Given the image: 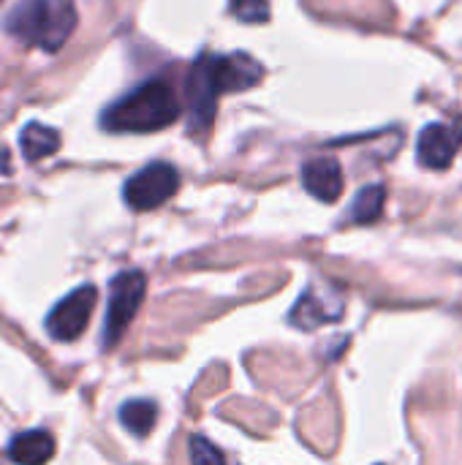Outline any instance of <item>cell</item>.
Instances as JSON below:
<instances>
[{
	"label": "cell",
	"instance_id": "6da1fadb",
	"mask_svg": "<svg viewBox=\"0 0 462 465\" xmlns=\"http://www.w3.org/2000/svg\"><path fill=\"white\" fill-rule=\"evenodd\" d=\"M182 112L177 90L166 79H150L103 109L101 125L114 134H152L169 128Z\"/></svg>",
	"mask_w": 462,
	"mask_h": 465
},
{
	"label": "cell",
	"instance_id": "7a4b0ae2",
	"mask_svg": "<svg viewBox=\"0 0 462 465\" xmlns=\"http://www.w3.org/2000/svg\"><path fill=\"white\" fill-rule=\"evenodd\" d=\"M76 27L74 0H22L5 16V33L22 44L57 52Z\"/></svg>",
	"mask_w": 462,
	"mask_h": 465
},
{
	"label": "cell",
	"instance_id": "3957f363",
	"mask_svg": "<svg viewBox=\"0 0 462 465\" xmlns=\"http://www.w3.org/2000/svg\"><path fill=\"white\" fill-rule=\"evenodd\" d=\"M147 292V278L139 270H123L109 283V305H106V322H103V346H117L125 335L128 324L139 313Z\"/></svg>",
	"mask_w": 462,
	"mask_h": 465
},
{
	"label": "cell",
	"instance_id": "277c9868",
	"mask_svg": "<svg viewBox=\"0 0 462 465\" xmlns=\"http://www.w3.org/2000/svg\"><path fill=\"white\" fill-rule=\"evenodd\" d=\"M177 188H180V172L166 161H155L125 180L123 199L131 210L147 213L169 202L177 193Z\"/></svg>",
	"mask_w": 462,
	"mask_h": 465
},
{
	"label": "cell",
	"instance_id": "5b68a950",
	"mask_svg": "<svg viewBox=\"0 0 462 465\" xmlns=\"http://www.w3.org/2000/svg\"><path fill=\"white\" fill-rule=\"evenodd\" d=\"M95 300H98V292L93 283H84L79 289H74L68 297H63L52 313L46 316V330L54 341H76L87 324H90V316H93V308H95Z\"/></svg>",
	"mask_w": 462,
	"mask_h": 465
},
{
	"label": "cell",
	"instance_id": "8992f818",
	"mask_svg": "<svg viewBox=\"0 0 462 465\" xmlns=\"http://www.w3.org/2000/svg\"><path fill=\"white\" fill-rule=\"evenodd\" d=\"M346 311V294L338 286H308L297 305L291 308L289 322L300 330H319L329 322H340Z\"/></svg>",
	"mask_w": 462,
	"mask_h": 465
},
{
	"label": "cell",
	"instance_id": "52a82bcc",
	"mask_svg": "<svg viewBox=\"0 0 462 465\" xmlns=\"http://www.w3.org/2000/svg\"><path fill=\"white\" fill-rule=\"evenodd\" d=\"M207 68H210V79H212L218 95L251 90L253 84H259L264 79V65L256 57H251L248 52H231V54H210L207 52Z\"/></svg>",
	"mask_w": 462,
	"mask_h": 465
},
{
	"label": "cell",
	"instance_id": "ba28073f",
	"mask_svg": "<svg viewBox=\"0 0 462 465\" xmlns=\"http://www.w3.org/2000/svg\"><path fill=\"white\" fill-rule=\"evenodd\" d=\"M218 90L210 79L207 68V52L196 57L191 74H188V128L191 131H207L215 120L218 109Z\"/></svg>",
	"mask_w": 462,
	"mask_h": 465
},
{
	"label": "cell",
	"instance_id": "9c48e42d",
	"mask_svg": "<svg viewBox=\"0 0 462 465\" xmlns=\"http://www.w3.org/2000/svg\"><path fill=\"white\" fill-rule=\"evenodd\" d=\"M462 144V128L449 123H430L417 142V158L433 172H444L457 158Z\"/></svg>",
	"mask_w": 462,
	"mask_h": 465
},
{
	"label": "cell",
	"instance_id": "30bf717a",
	"mask_svg": "<svg viewBox=\"0 0 462 465\" xmlns=\"http://www.w3.org/2000/svg\"><path fill=\"white\" fill-rule=\"evenodd\" d=\"M302 185L310 196H316L319 202H338L343 193V169L335 158L329 155H319L310 158L302 166Z\"/></svg>",
	"mask_w": 462,
	"mask_h": 465
},
{
	"label": "cell",
	"instance_id": "8fae6325",
	"mask_svg": "<svg viewBox=\"0 0 462 465\" xmlns=\"http://www.w3.org/2000/svg\"><path fill=\"white\" fill-rule=\"evenodd\" d=\"M54 455V439L46 430H25L11 439L8 458L16 465H46Z\"/></svg>",
	"mask_w": 462,
	"mask_h": 465
},
{
	"label": "cell",
	"instance_id": "7c38bea8",
	"mask_svg": "<svg viewBox=\"0 0 462 465\" xmlns=\"http://www.w3.org/2000/svg\"><path fill=\"white\" fill-rule=\"evenodd\" d=\"M19 147H22L25 161L35 163L60 150V134L44 123H27L19 134Z\"/></svg>",
	"mask_w": 462,
	"mask_h": 465
},
{
	"label": "cell",
	"instance_id": "4fadbf2b",
	"mask_svg": "<svg viewBox=\"0 0 462 465\" xmlns=\"http://www.w3.org/2000/svg\"><path fill=\"white\" fill-rule=\"evenodd\" d=\"M158 420V406L152 401H128L120 406V422L128 433L144 439Z\"/></svg>",
	"mask_w": 462,
	"mask_h": 465
},
{
	"label": "cell",
	"instance_id": "5bb4252c",
	"mask_svg": "<svg viewBox=\"0 0 462 465\" xmlns=\"http://www.w3.org/2000/svg\"><path fill=\"white\" fill-rule=\"evenodd\" d=\"M387 202V188L384 185H368L357 193L351 204V221L354 223H376L384 213Z\"/></svg>",
	"mask_w": 462,
	"mask_h": 465
},
{
	"label": "cell",
	"instance_id": "9a60e30c",
	"mask_svg": "<svg viewBox=\"0 0 462 465\" xmlns=\"http://www.w3.org/2000/svg\"><path fill=\"white\" fill-rule=\"evenodd\" d=\"M231 14L240 22L259 25L270 19V3L267 0H231Z\"/></svg>",
	"mask_w": 462,
	"mask_h": 465
},
{
	"label": "cell",
	"instance_id": "2e32d148",
	"mask_svg": "<svg viewBox=\"0 0 462 465\" xmlns=\"http://www.w3.org/2000/svg\"><path fill=\"white\" fill-rule=\"evenodd\" d=\"M188 452H191V465H226L221 450L212 447L204 436H191Z\"/></svg>",
	"mask_w": 462,
	"mask_h": 465
},
{
	"label": "cell",
	"instance_id": "e0dca14e",
	"mask_svg": "<svg viewBox=\"0 0 462 465\" xmlns=\"http://www.w3.org/2000/svg\"><path fill=\"white\" fill-rule=\"evenodd\" d=\"M0 3H3V0H0Z\"/></svg>",
	"mask_w": 462,
	"mask_h": 465
}]
</instances>
